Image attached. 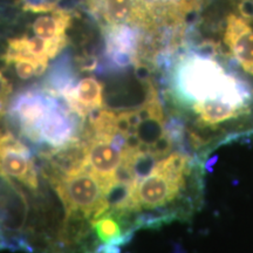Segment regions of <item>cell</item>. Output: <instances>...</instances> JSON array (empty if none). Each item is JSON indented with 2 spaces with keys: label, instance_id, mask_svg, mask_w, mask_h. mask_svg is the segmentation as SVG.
<instances>
[{
  "label": "cell",
  "instance_id": "6da1fadb",
  "mask_svg": "<svg viewBox=\"0 0 253 253\" xmlns=\"http://www.w3.org/2000/svg\"><path fill=\"white\" fill-rule=\"evenodd\" d=\"M191 157L183 153H170L155 164L151 171L132 186L129 212L151 211L148 216L136 220V229L154 226L169 217L163 212L170 204L181 197L192 171Z\"/></svg>",
  "mask_w": 253,
  "mask_h": 253
},
{
  "label": "cell",
  "instance_id": "7a4b0ae2",
  "mask_svg": "<svg viewBox=\"0 0 253 253\" xmlns=\"http://www.w3.org/2000/svg\"><path fill=\"white\" fill-rule=\"evenodd\" d=\"M176 87L192 104L219 100L246 108L250 96L242 82L226 74L216 60L199 54L186 56L179 63Z\"/></svg>",
  "mask_w": 253,
  "mask_h": 253
},
{
  "label": "cell",
  "instance_id": "3957f363",
  "mask_svg": "<svg viewBox=\"0 0 253 253\" xmlns=\"http://www.w3.org/2000/svg\"><path fill=\"white\" fill-rule=\"evenodd\" d=\"M49 181L61 199L66 217L82 214L91 223L109 211L107 190L88 167L71 172L52 173Z\"/></svg>",
  "mask_w": 253,
  "mask_h": 253
},
{
  "label": "cell",
  "instance_id": "277c9868",
  "mask_svg": "<svg viewBox=\"0 0 253 253\" xmlns=\"http://www.w3.org/2000/svg\"><path fill=\"white\" fill-rule=\"evenodd\" d=\"M86 164L103 183L107 194L116 185V175L122 164L126 138L121 135L113 140L91 137L86 142Z\"/></svg>",
  "mask_w": 253,
  "mask_h": 253
},
{
  "label": "cell",
  "instance_id": "5b68a950",
  "mask_svg": "<svg viewBox=\"0 0 253 253\" xmlns=\"http://www.w3.org/2000/svg\"><path fill=\"white\" fill-rule=\"evenodd\" d=\"M60 103L49 90L30 89L15 96L9 113L28 140L33 141L37 130L47 115Z\"/></svg>",
  "mask_w": 253,
  "mask_h": 253
},
{
  "label": "cell",
  "instance_id": "8992f818",
  "mask_svg": "<svg viewBox=\"0 0 253 253\" xmlns=\"http://www.w3.org/2000/svg\"><path fill=\"white\" fill-rule=\"evenodd\" d=\"M0 176L6 181L18 179L31 190H37L39 185L30 149L8 131L0 134Z\"/></svg>",
  "mask_w": 253,
  "mask_h": 253
},
{
  "label": "cell",
  "instance_id": "52a82bcc",
  "mask_svg": "<svg viewBox=\"0 0 253 253\" xmlns=\"http://www.w3.org/2000/svg\"><path fill=\"white\" fill-rule=\"evenodd\" d=\"M104 28L106 56L113 67L126 68L137 63L141 39L137 26L120 24Z\"/></svg>",
  "mask_w": 253,
  "mask_h": 253
},
{
  "label": "cell",
  "instance_id": "ba28073f",
  "mask_svg": "<svg viewBox=\"0 0 253 253\" xmlns=\"http://www.w3.org/2000/svg\"><path fill=\"white\" fill-rule=\"evenodd\" d=\"M136 26L150 28L157 24L178 23L201 0H134Z\"/></svg>",
  "mask_w": 253,
  "mask_h": 253
},
{
  "label": "cell",
  "instance_id": "9c48e42d",
  "mask_svg": "<svg viewBox=\"0 0 253 253\" xmlns=\"http://www.w3.org/2000/svg\"><path fill=\"white\" fill-rule=\"evenodd\" d=\"M75 115L86 118L103 104V86L94 78H84L60 95Z\"/></svg>",
  "mask_w": 253,
  "mask_h": 253
},
{
  "label": "cell",
  "instance_id": "30bf717a",
  "mask_svg": "<svg viewBox=\"0 0 253 253\" xmlns=\"http://www.w3.org/2000/svg\"><path fill=\"white\" fill-rule=\"evenodd\" d=\"M224 40L237 61L253 75V28L244 19L231 14L226 21Z\"/></svg>",
  "mask_w": 253,
  "mask_h": 253
},
{
  "label": "cell",
  "instance_id": "8fae6325",
  "mask_svg": "<svg viewBox=\"0 0 253 253\" xmlns=\"http://www.w3.org/2000/svg\"><path fill=\"white\" fill-rule=\"evenodd\" d=\"M87 7L103 27L120 24L136 26L134 0H87Z\"/></svg>",
  "mask_w": 253,
  "mask_h": 253
},
{
  "label": "cell",
  "instance_id": "7c38bea8",
  "mask_svg": "<svg viewBox=\"0 0 253 253\" xmlns=\"http://www.w3.org/2000/svg\"><path fill=\"white\" fill-rule=\"evenodd\" d=\"M73 15L67 9H54L41 15L32 25L37 37L45 40H68L67 30L71 27Z\"/></svg>",
  "mask_w": 253,
  "mask_h": 253
},
{
  "label": "cell",
  "instance_id": "4fadbf2b",
  "mask_svg": "<svg viewBox=\"0 0 253 253\" xmlns=\"http://www.w3.org/2000/svg\"><path fill=\"white\" fill-rule=\"evenodd\" d=\"M194 112L204 125L216 126L237 119L248 112L246 108L235 106L225 101H205V102L192 104Z\"/></svg>",
  "mask_w": 253,
  "mask_h": 253
},
{
  "label": "cell",
  "instance_id": "5bb4252c",
  "mask_svg": "<svg viewBox=\"0 0 253 253\" xmlns=\"http://www.w3.org/2000/svg\"><path fill=\"white\" fill-rule=\"evenodd\" d=\"M12 93V84L0 71V116L4 115L6 107H7L8 97Z\"/></svg>",
  "mask_w": 253,
  "mask_h": 253
},
{
  "label": "cell",
  "instance_id": "9a60e30c",
  "mask_svg": "<svg viewBox=\"0 0 253 253\" xmlns=\"http://www.w3.org/2000/svg\"><path fill=\"white\" fill-rule=\"evenodd\" d=\"M240 12L245 18H253V2L244 1L240 5Z\"/></svg>",
  "mask_w": 253,
  "mask_h": 253
}]
</instances>
